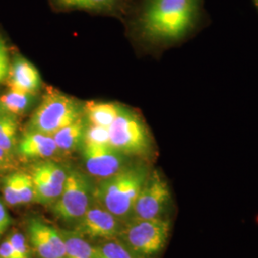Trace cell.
<instances>
[{"mask_svg": "<svg viewBox=\"0 0 258 258\" xmlns=\"http://www.w3.org/2000/svg\"><path fill=\"white\" fill-rule=\"evenodd\" d=\"M3 197L5 202L10 206H19V171L6 176L3 180Z\"/></svg>", "mask_w": 258, "mask_h": 258, "instance_id": "obj_21", "label": "cell"}, {"mask_svg": "<svg viewBox=\"0 0 258 258\" xmlns=\"http://www.w3.org/2000/svg\"><path fill=\"white\" fill-rule=\"evenodd\" d=\"M120 105L116 102H85L83 103L84 118L90 124L109 128L120 112Z\"/></svg>", "mask_w": 258, "mask_h": 258, "instance_id": "obj_13", "label": "cell"}, {"mask_svg": "<svg viewBox=\"0 0 258 258\" xmlns=\"http://www.w3.org/2000/svg\"><path fill=\"white\" fill-rule=\"evenodd\" d=\"M86 120L83 117L71 124L58 130L53 135L59 151L72 152L82 147L84 141Z\"/></svg>", "mask_w": 258, "mask_h": 258, "instance_id": "obj_14", "label": "cell"}, {"mask_svg": "<svg viewBox=\"0 0 258 258\" xmlns=\"http://www.w3.org/2000/svg\"><path fill=\"white\" fill-rule=\"evenodd\" d=\"M95 252L96 258H137L125 246L115 241L95 247Z\"/></svg>", "mask_w": 258, "mask_h": 258, "instance_id": "obj_20", "label": "cell"}, {"mask_svg": "<svg viewBox=\"0 0 258 258\" xmlns=\"http://www.w3.org/2000/svg\"><path fill=\"white\" fill-rule=\"evenodd\" d=\"M4 113H5V112H4V111H3V109H2V107H1V106H0V117H1V116H2V115H3V114H4Z\"/></svg>", "mask_w": 258, "mask_h": 258, "instance_id": "obj_29", "label": "cell"}, {"mask_svg": "<svg viewBox=\"0 0 258 258\" xmlns=\"http://www.w3.org/2000/svg\"><path fill=\"white\" fill-rule=\"evenodd\" d=\"M170 200V190L166 180L157 170L148 174L140 191L131 214L132 219L162 218L166 205Z\"/></svg>", "mask_w": 258, "mask_h": 258, "instance_id": "obj_7", "label": "cell"}, {"mask_svg": "<svg viewBox=\"0 0 258 258\" xmlns=\"http://www.w3.org/2000/svg\"><path fill=\"white\" fill-rule=\"evenodd\" d=\"M121 0H54L60 10H86V11H112L119 6Z\"/></svg>", "mask_w": 258, "mask_h": 258, "instance_id": "obj_19", "label": "cell"}, {"mask_svg": "<svg viewBox=\"0 0 258 258\" xmlns=\"http://www.w3.org/2000/svg\"><path fill=\"white\" fill-rule=\"evenodd\" d=\"M256 2H257V5H258V0H256Z\"/></svg>", "mask_w": 258, "mask_h": 258, "instance_id": "obj_30", "label": "cell"}, {"mask_svg": "<svg viewBox=\"0 0 258 258\" xmlns=\"http://www.w3.org/2000/svg\"><path fill=\"white\" fill-rule=\"evenodd\" d=\"M148 174L145 166H124L116 174L102 180L94 189V197L119 219L131 216Z\"/></svg>", "mask_w": 258, "mask_h": 258, "instance_id": "obj_2", "label": "cell"}, {"mask_svg": "<svg viewBox=\"0 0 258 258\" xmlns=\"http://www.w3.org/2000/svg\"><path fill=\"white\" fill-rule=\"evenodd\" d=\"M169 231V222L163 218L132 219L122 228L120 236L136 257H151L164 249Z\"/></svg>", "mask_w": 258, "mask_h": 258, "instance_id": "obj_5", "label": "cell"}, {"mask_svg": "<svg viewBox=\"0 0 258 258\" xmlns=\"http://www.w3.org/2000/svg\"><path fill=\"white\" fill-rule=\"evenodd\" d=\"M19 204H29L36 201V189L30 174L19 171Z\"/></svg>", "mask_w": 258, "mask_h": 258, "instance_id": "obj_22", "label": "cell"}, {"mask_svg": "<svg viewBox=\"0 0 258 258\" xmlns=\"http://www.w3.org/2000/svg\"><path fill=\"white\" fill-rule=\"evenodd\" d=\"M64 239V258H96L95 247L83 239L79 233L62 231Z\"/></svg>", "mask_w": 258, "mask_h": 258, "instance_id": "obj_17", "label": "cell"}, {"mask_svg": "<svg viewBox=\"0 0 258 258\" xmlns=\"http://www.w3.org/2000/svg\"><path fill=\"white\" fill-rule=\"evenodd\" d=\"M30 175L36 189V201L53 204L64 187L68 170L51 160H44L33 166Z\"/></svg>", "mask_w": 258, "mask_h": 258, "instance_id": "obj_8", "label": "cell"}, {"mask_svg": "<svg viewBox=\"0 0 258 258\" xmlns=\"http://www.w3.org/2000/svg\"><path fill=\"white\" fill-rule=\"evenodd\" d=\"M10 89L37 95L42 88V80L37 67L21 55H16L10 63L6 79Z\"/></svg>", "mask_w": 258, "mask_h": 258, "instance_id": "obj_11", "label": "cell"}, {"mask_svg": "<svg viewBox=\"0 0 258 258\" xmlns=\"http://www.w3.org/2000/svg\"><path fill=\"white\" fill-rule=\"evenodd\" d=\"M11 216H10L9 212L7 211L5 205L2 202V200L0 199V237L3 235V233L7 231V229L9 228L11 225Z\"/></svg>", "mask_w": 258, "mask_h": 258, "instance_id": "obj_26", "label": "cell"}, {"mask_svg": "<svg viewBox=\"0 0 258 258\" xmlns=\"http://www.w3.org/2000/svg\"><path fill=\"white\" fill-rule=\"evenodd\" d=\"M83 117V103L55 88L47 87L31 116L28 129L53 136Z\"/></svg>", "mask_w": 258, "mask_h": 258, "instance_id": "obj_3", "label": "cell"}, {"mask_svg": "<svg viewBox=\"0 0 258 258\" xmlns=\"http://www.w3.org/2000/svg\"><path fill=\"white\" fill-rule=\"evenodd\" d=\"M201 0H146L137 18L139 35L157 45L182 39L194 28Z\"/></svg>", "mask_w": 258, "mask_h": 258, "instance_id": "obj_1", "label": "cell"}, {"mask_svg": "<svg viewBox=\"0 0 258 258\" xmlns=\"http://www.w3.org/2000/svg\"><path fill=\"white\" fill-rule=\"evenodd\" d=\"M17 149L19 155L26 159H49L59 150L53 136L27 129L19 140Z\"/></svg>", "mask_w": 258, "mask_h": 258, "instance_id": "obj_12", "label": "cell"}, {"mask_svg": "<svg viewBox=\"0 0 258 258\" xmlns=\"http://www.w3.org/2000/svg\"><path fill=\"white\" fill-rule=\"evenodd\" d=\"M122 227L120 219L103 208H89L79 220L78 233H83L91 238L112 239L120 236Z\"/></svg>", "mask_w": 258, "mask_h": 258, "instance_id": "obj_10", "label": "cell"}, {"mask_svg": "<svg viewBox=\"0 0 258 258\" xmlns=\"http://www.w3.org/2000/svg\"><path fill=\"white\" fill-rule=\"evenodd\" d=\"M0 258H20L8 239L3 241L0 245Z\"/></svg>", "mask_w": 258, "mask_h": 258, "instance_id": "obj_27", "label": "cell"}, {"mask_svg": "<svg viewBox=\"0 0 258 258\" xmlns=\"http://www.w3.org/2000/svg\"><path fill=\"white\" fill-rule=\"evenodd\" d=\"M18 117L4 113L0 117V148L12 153L18 145Z\"/></svg>", "mask_w": 258, "mask_h": 258, "instance_id": "obj_18", "label": "cell"}, {"mask_svg": "<svg viewBox=\"0 0 258 258\" xmlns=\"http://www.w3.org/2000/svg\"><path fill=\"white\" fill-rule=\"evenodd\" d=\"M83 142L102 144V145H110L109 128L94 125V124H90V123L86 122Z\"/></svg>", "mask_w": 258, "mask_h": 258, "instance_id": "obj_23", "label": "cell"}, {"mask_svg": "<svg viewBox=\"0 0 258 258\" xmlns=\"http://www.w3.org/2000/svg\"><path fill=\"white\" fill-rule=\"evenodd\" d=\"M92 197L88 177L78 169H69L63 190L53 203V212L63 221L80 220L90 208Z\"/></svg>", "mask_w": 258, "mask_h": 258, "instance_id": "obj_6", "label": "cell"}, {"mask_svg": "<svg viewBox=\"0 0 258 258\" xmlns=\"http://www.w3.org/2000/svg\"><path fill=\"white\" fill-rule=\"evenodd\" d=\"M82 149L84 166L93 177L103 180L116 174L125 166L124 155L110 145L83 142Z\"/></svg>", "mask_w": 258, "mask_h": 258, "instance_id": "obj_9", "label": "cell"}, {"mask_svg": "<svg viewBox=\"0 0 258 258\" xmlns=\"http://www.w3.org/2000/svg\"><path fill=\"white\" fill-rule=\"evenodd\" d=\"M10 60L9 52L5 40L0 36V83L6 81L9 74Z\"/></svg>", "mask_w": 258, "mask_h": 258, "instance_id": "obj_25", "label": "cell"}, {"mask_svg": "<svg viewBox=\"0 0 258 258\" xmlns=\"http://www.w3.org/2000/svg\"><path fill=\"white\" fill-rule=\"evenodd\" d=\"M109 143L124 156L147 157L152 150V141L145 121L136 111L122 104L109 127Z\"/></svg>", "mask_w": 258, "mask_h": 258, "instance_id": "obj_4", "label": "cell"}, {"mask_svg": "<svg viewBox=\"0 0 258 258\" xmlns=\"http://www.w3.org/2000/svg\"><path fill=\"white\" fill-rule=\"evenodd\" d=\"M37 95L10 89L0 96V106L5 113L16 117L23 116L37 102Z\"/></svg>", "mask_w": 258, "mask_h": 258, "instance_id": "obj_15", "label": "cell"}, {"mask_svg": "<svg viewBox=\"0 0 258 258\" xmlns=\"http://www.w3.org/2000/svg\"><path fill=\"white\" fill-rule=\"evenodd\" d=\"M12 245V247L16 250L20 258H30V249L28 247L27 242L22 233L19 231L13 232L7 238Z\"/></svg>", "mask_w": 258, "mask_h": 258, "instance_id": "obj_24", "label": "cell"}, {"mask_svg": "<svg viewBox=\"0 0 258 258\" xmlns=\"http://www.w3.org/2000/svg\"><path fill=\"white\" fill-rule=\"evenodd\" d=\"M12 166V153L0 148V175Z\"/></svg>", "mask_w": 258, "mask_h": 258, "instance_id": "obj_28", "label": "cell"}, {"mask_svg": "<svg viewBox=\"0 0 258 258\" xmlns=\"http://www.w3.org/2000/svg\"><path fill=\"white\" fill-rule=\"evenodd\" d=\"M44 222L33 218L28 224V234L30 243L40 258H56L52 246L47 238Z\"/></svg>", "mask_w": 258, "mask_h": 258, "instance_id": "obj_16", "label": "cell"}]
</instances>
